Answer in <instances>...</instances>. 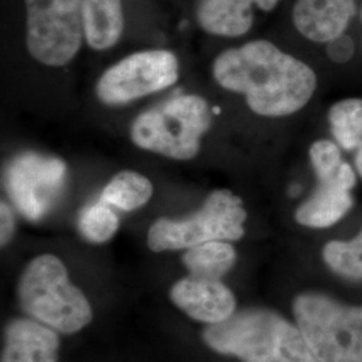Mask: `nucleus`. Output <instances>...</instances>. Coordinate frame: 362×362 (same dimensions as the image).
<instances>
[{
    "label": "nucleus",
    "mask_w": 362,
    "mask_h": 362,
    "mask_svg": "<svg viewBox=\"0 0 362 362\" xmlns=\"http://www.w3.org/2000/svg\"><path fill=\"white\" fill-rule=\"evenodd\" d=\"M212 74L221 88L243 94L248 107L263 117L297 113L317 89L310 66L263 39L220 52Z\"/></svg>",
    "instance_id": "1"
},
{
    "label": "nucleus",
    "mask_w": 362,
    "mask_h": 362,
    "mask_svg": "<svg viewBox=\"0 0 362 362\" xmlns=\"http://www.w3.org/2000/svg\"><path fill=\"white\" fill-rule=\"evenodd\" d=\"M208 348L242 362H321L297 324L276 311L248 308L202 333Z\"/></svg>",
    "instance_id": "2"
},
{
    "label": "nucleus",
    "mask_w": 362,
    "mask_h": 362,
    "mask_svg": "<svg viewBox=\"0 0 362 362\" xmlns=\"http://www.w3.org/2000/svg\"><path fill=\"white\" fill-rule=\"evenodd\" d=\"M16 298L28 318L61 334H76L93 321L88 298L70 282L64 262L52 254L27 263L16 285Z\"/></svg>",
    "instance_id": "3"
},
{
    "label": "nucleus",
    "mask_w": 362,
    "mask_h": 362,
    "mask_svg": "<svg viewBox=\"0 0 362 362\" xmlns=\"http://www.w3.org/2000/svg\"><path fill=\"white\" fill-rule=\"evenodd\" d=\"M212 125L208 103L200 95L172 98L136 117L130 139L144 151L172 160H192L200 152L202 139Z\"/></svg>",
    "instance_id": "4"
},
{
    "label": "nucleus",
    "mask_w": 362,
    "mask_h": 362,
    "mask_svg": "<svg viewBox=\"0 0 362 362\" xmlns=\"http://www.w3.org/2000/svg\"><path fill=\"white\" fill-rule=\"evenodd\" d=\"M299 330L321 362H362V306L305 291L293 300Z\"/></svg>",
    "instance_id": "5"
},
{
    "label": "nucleus",
    "mask_w": 362,
    "mask_h": 362,
    "mask_svg": "<svg viewBox=\"0 0 362 362\" xmlns=\"http://www.w3.org/2000/svg\"><path fill=\"white\" fill-rule=\"evenodd\" d=\"M246 219L242 199L230 189H216L192 215L156 220L148 233V247L153 252H163L188 250L212 240L236 242L245 236Z\"/></svg>",
    "instance_id": "6"
},
{
    "label": "nucleus",
    "mask_w": 362,
    "mask_h": 362,
    "mask_svg": "<svg viewBox=\"0 0 362 362\" xmlns=\"http://www.w3.org/2000/svg\"><path fill=\"white\" fill-rule=\"evenodd\" d=\"M25 8L30 55L45 66L70 64L85 39L82 0H25Z\"/></svg>",
    "instance_id": "7"
},
{
    "label": "nucleus",
    "mask_w": 362,
    "mask_h": 362,
    "mask_svg": "<svg viewBox=\"0 0 362 362\" xmlns=\"http://www.w3.org/2000/svg\"><path fill=\"white\" fill-rule=\"evenodd\" d=\"M317 187L296 209L298 224L309 228H329L342 219L353 207L351 189L356 175L342 158L338 145L318 140L309 151Z\"/></svg>",
    "instance_id": "8"
},
{
    "label": "nucleus",
    "mask_w": 362,
    "mask_h": 362,
    "mask_svg": "<svg viewBox=\"0 0 362 362\" xmlns=\"http://www.w3.org/2000/svg\"><path fill=\"white\" fill-rule=\"evenodd\" d=\"M179 76V59L173 52H134L105 71L97 82L95 93L103 104H129L167 89L177 82Z\"/></svg>",
    "instance_id": "9"
},
{
    "label": "nucleus",
    "mask_w": 362,
    "mask_h": 362,
    "mask_svg": "<svg viewBox=\"0 0 362 362\" xmlns=\"http://www.w3.org/2000/svg\"><path fill=\"white\" fill-rule=\"evenodd\" d=\"M66 165L55 157L25 153L6 172V189L16 209L31 221L40 219L52 206L65 177Z\"/></svg>",
    "instance_id": "10"
},
{
    "label": "nucleus",
    "mask_w": 362,
    "mask_h": 362,
    "mask_svg": "<svg viewBox=\"0 0 362 362\" xmlns=\"http://www.w3.org/2000/svg\"><path fill=\"white\" fill-rule=\"evenodd\" d=\"M169 297L176 308L203 324L224 322L236 311V298L223 281L187 276L170 287Z\"/></svg>",
    "instance_id": "11"
},
{
    "label": "nucleus",
    "mask_w": 362,
    "mask_h": 362,
    "mask_svg": "<svg viewBox=\"0 0 362 362\" xmlns=\"http://www.w3.org/2000/svg\"><path fill=\"white\" fill-rule=\"evenodd\" d=\"M58 332L33 318H15L4 327L1 362H58Z\"/></svg>",
    "instance_id": "12"
},
{
    "label": "nucleus",
    "mask_w": 362,
    "mask_h": 362,
    "mask_svg": "<svg viewBox=\"0 0 362 362\" xmlns=\"http://www.w3.org/2000/svg\"><path fill=\"white\" fill-rule=\"evenodd\" d=\"M354 10V0H297L293 23L305 38L329 43L344 35Z\"/></svg>",
    "instance_id": "13"
},
{
    "label": "nucleus",
    "mask_w": 362,
    "mask_h": 362,
    "mask_svg": "<svg viewBox=\"0 0 362 362\" xmlns=\"http://www.w3.org/2000/svg\"><path fill=\"white\" fill-rule=\"evenodd\" d=\"M281 0H199L196 21L211 35L236 38L250 31L254 23V6L272 11Z\"/></svg>",
    "instance_id": "14"
},
{
    "label": "nucleus",
    "mask_w": 362,
    "mask_h": 362,
    "mask_svg": "<svg viewBox=\"0 0 362 362\" xmlns=\"http://www.w3.org/2000/svg\"><path fill=\"white\" fill-rule=\"evenodd\" d=\"M85 40L93 50L104 52L116 46L125 27L121 0H82Z\"/></svg>",
    "instance_id": "15"
},
{
    "label": "nucleus",
    "mask_w": 362,
    "mask_h": 362,
    "mask_svg": "<svg viewBox=\"0 0 362 362\" xmlns=\"http://www.w3.org/2000/svg\"><path fill=\"white\" fill-rule=\"evenodd\" d=\"M188 276L204 281H221L236 263V251L224 240H212L191 247L182 255Z\"/></svg>",
    "instance_id": "16"
},
{
    "label": "nucleus",
    "mask_w": 362,
    "mask_h": 362,
    "mask_svg": "<svg viewBox=\"0 0 362 362\" xmlns=\"http://www.w3.org/2000/svg\"><path fill=\"white\" fill-rule=\"evenodd\" d=\"M153 194L151 180L139 172L122 170L112 177L101 194V202L130 212L145 206Z\"/></svg>",
    "instance_id": "17"
},
{
    "label": "nucleus",
    "mask_w": 362,
    "mask_h": 362,
    "mask_svg": "<svg viewBox=\"0 0 362 362\" xmlns=\"http://www.w3.org/2000/svg\"><path fill=\"white\" fill-rule=\"evenodd\" d=\"M330 129L344 151H357L362 145V100L349 98L333 105L327 113Z\"/></svg>",
    "instance_id": "18"
},
{
    "label": "nucleus",
    "mask_w": 362,
    "mask_h": 362,
    "mask_svg": "<svg viewBox=\"0 0 362 362\" xmlns=\"http://www.w3.org/2000/svg\"><path fill=\"white\" fill-rule=\"evenodd\" d=\"M322 258L338 276L350 282H362V230L351 240L327 242Z\"/></svg>",
    "instance_id": "19"
},
{
    "label": "nucleus",
    "mask_w": 362,
    "mask_h": 362,
    "mask_svg": "<svg viewBox=\"0 0 362 362\" xmlns=\"http://www.w3.org/2000/svg\"><path fill=\"white\" fill-rule=\"evenodd\" d=\"M119 227L116 212L104 202L83 208L78 218L79 233L90 243L103 245L109 242Z\"/></svg>",
    "instance_id": "20"
},
{
    "label": "nucleus",
    "mask_w": 362,
    "mask_h": 362,
    "mask_svg": "<svg viewBox=\"0 0 362 362\" xmlns=\"http://www.w3.org/2000/svg\"><path fill=\"white\" fill-rule=\"evenodd\" d=\"M16 219L11 207L6 203H0V245L4 248L10 245L15 235Z\"/></svg>",
    "instance_id": "21"
},
{
    "label": "nucleus",
    "mask_w": 362,
    "mask_h": 362,
    "mask_svg": "<svg viewBox=\"0 0 362 362\" xmlns=\"http://www.w3.org/2000/svg\"><path fill=\"white\" fill-rule=\"evenodd\" d=\"M353 52H354V45L349 37L341 35L338 38L333 39L332 42H329L327 55L334 62H338V64L348 62L353 57Z\"/></svg>",
    "instance_id": "22"
},
{
    "label": "nucleus",
    "mask_w": 362,
    "mask_h": 362,
    "mask_svg": "<svg viewBox=\"0 0 362 362\" xmlns=\"http://www.w3.org/2000/svg\"><path fill=\"white\" fill-rule=\"evenodd\" d=\"M354 165L358 172V175L362 177V145L356 151V157H354Z\"/></svg>",
    "instance_id": "23"
}]
</instances>
